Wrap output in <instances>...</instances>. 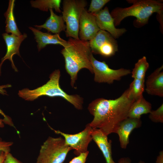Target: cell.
Returning <instances> with one entry per match:
<instances>
[{"label": "cell", "instance_id": "obj_1", "mask_svg": "<svg viewBox=\"0 0 163 163\" xmlns=\"http://www.w3.org/2000/svg\"><path fill=\"white\" fill-rule=\"evenodd\" d=\"M134 101L128 97L127 89L115 99H96L88 108L94 117L89 123L90 125L92 128L100 129L107 136L116 133L120 123L128 117L130 108Z\"/></svg>", "mask_w": 163, "mask_h": 163}, {"label": "cell", "instance_id": "obj_2", "mask_svg": "<svg viewBox=\"0 0 163 163\" xmlns=\"http://www.w3.org/2000/svg\"><path fill=\"white\" fill-rule=\"evenodd\" d=\"M68 45L61 51L65 61V68L71 77L72 87L77 78V74L81 69L85 68L93 73L91 58L92 53L89 42L70 37Z\"/></svg>", "mask_w": 163, "mask_h": 163}, {"label": "cell", "instance_id": "obj_3", "mask_svg": "<svg viewBox=\"0 0 163 163\" xmlns=\"http://www.w3.org/2000/svg\"><path fill=\"white\" fill-rule=\"evenodd\" d=\"M133 4L126 8H117L110 14L114 20L115 26L119 25L125 18L134 16L136 22L139 25L147 24L150 17L154 13L159 15L160 24L162 25L163 4L159 1L152 0H136L132 1Z\"/></svg>", "mask_w": 163, "mask_h": 163}, {"label": "cell", "instance_id": "obj_4", "mask_svg": "<svg viewBox=\"0 0 163 163\" xmlns=\"http://www.w3.org/2000/svg\"><path fill=\"white\" fill-rule=\"evenodd\" d=\"M60 72L55 70L50 75V79L46 83L35 89L30 90L24 88L18 92L19 96L27 101H33L40 97H61L72 104L76 109L83 108V99L77 94L69 95L65 92L59 84Z\"/></svg>", "mask_w": 163, "mask_h": 163}, {"label": "cell", "instance_id": "obj_5", "mask_svg": "<svg viewBox=\"0 0 163 163\" xmlns=\"http://www.w3.org/2000/svg\"><path fill=\"white\" fill-rule=\"evenodd\" d=\"M72 149L64 139L49 136L41 146L36 163H63Z\"/></svg>", "mask_w": 163, "mask_h": 163}, {"label": "cell", "instance_id": "obj_6", "mask_svg": "<svg viewBox=\"0 0 163 163\" xmlns=\"http://www.w3.org/2000/svg\"><path fill=\"white\" fill-rule=\"evenodd\" d=\"M87 4L85 0H64L63 2L62 17L66 23L67 37L79 39L80 18Z\"/></svg>", "mask_w": 163, "mask_h": 163}, {"label": "cell", "instance_id": "obj_7", "mask_svg": "<svg viewBox=\"0 0 163 163\" xmlns=\"http://www.w3.org/2000/svg\"><path fill=\"white\" fill-rule=\"evenodd\" d=\"M91 61L94 74V81L97 83L112 84L114 81L120 80L123 77L131 73L129 69H110L105 62H101L96 59L93 54L91 56Z\"/></svg>", "mask_w": 163, "mask_h": 163}, {"label": "cell", "instance_id": "obj_8", "mask_svg": "<svg viewBox=\"0 0 163 163\" xmlns=\"http://www.w3.org/2000/svg\"><path fill=\"white\" fill-rule=\"evenodd\" d=\"M89 42L92 53L105 57L113 55L118 50L117 43L115 38L104 30H100Z\"/></svg>", "mask_w": 163, "mask_h": 163}, {"label": "cell", "instance_id": "obj_9", "mask_svg": "<svg viewBox=\"0 0 163 163\" xmlns=\"http://www.w3.org/2000/svg\"><path fill=\"white\" fill-rule=\"evenodd\" d=\"M49 126L55 133L60 134L64 137L66 144L75 150L74 153L77 156L88 151V145L92 140L91 136L92 128L89 123L82 131L74 134L65 133Z\"/></svg>", "mask_w": 163, "mask_h": 163}, {"label": "cell", "instance_id": "obj_10", "mask_svg": "<svg viewBox=\"0 0 163 163\" xmlns=\"http://www.w3.org/2000/svg\"><path fill=\"white\" fill-rule=\"evenodd\" d=\"M100 30L94 15L88 12L85 8L80 18L78 37L81 40L89 41L93 39Z\"/></svg>", "mask_w": 163, "mask_h": 163}, {"label": "cell", "instance_id": "obj_11", "mask_svg": "<svg viewBox=\"0 0 163 163\" xmlns=\"http://www.w3.org/2000/svg\"><path fill=\"white\" fill-rule=\"evenodd\" d=\"M93 14L95 17L97 24L99 29L107 32L114 38L119 37L126 31L124 28L118 29L115 27L114 19L107 7Z\"/></svg>", "mask_w": 163, "mask_h": 163}, {"label": "cell", "instance_id": "obj_12", "mask_svg": "<svg viewBox=\"0 0 163 163\" xmlns=\"http://www.w3.org/2000/svg\"><path fill=\"white\" fill-rule=\"evenodd\" d=\"M2 36L7 47V52L5 56L1 59L0 63V71L1 66L4 61L8 59L11 62V66L15 71L18 70L15 66L12 58L14 55L17 54L21 56L19 52V48L22 42L27 37V34L24 33L20 36H17L12 34H9L7 33L2 34Z\"/></svg>", "mask_w": 163, "mask_h": 163}, {"label": "cell", "instance_id": "obj_13", "mask_svg": "<svg viewBox=\"0 0 163 163\" xmlns=\"http://www.w3.org/2000/svg\"><path fill=\"white\" fill-rule=\"evenodd\" d=\"M141 119L127 117L120 124L116 133L119 137L120 147L126 149L129 143V136L135 129L140 127L142 125Z\"/></svg>", "mask_w": 163, "mask_h": 163}, {"label": "cell", "instance_id": "obj_14", "mask_svg": "<svg viewBox=\"0 0 163 163\" xmlns=\"http://www.w3.org/2000/svg\"><path fill=\"white\" fill-rule=\"evenodd\" d=\"M29 28L32 31L34 36V38L37 43V48L39 51L50 44L59 45L64 48L68 45V41L62 38L59 34L54 35L44 33L32 27Z\"/></svg>", "mask_w": 163, "mask_h": 163}, {"label": "cell", "instance_id": "obj_15", "mask_svg": "<svg viewBox=\"0 0 163 163\" xmlns=\"http://www.w3.org/2000/svg\"><path fill=\"white\" fill-rule=\"evenodd\" d=\"M163 69L162 65L147 77L145 89L148 94L161 97H163Z\"/></svg>", "mask_w": 163, "mask_h": 163}, {"label": "cell", "instance_id": "obj_16", "mask_svg": "<svg viewBox=\"0 0 163 163\" xmlns=\"http://www.w3.org/2000/svg\"><path fill=\"white\" fill-rule=\"evenodd\" d=\"M91 136L93 140L100 149L107 163H116L113 161L111 149V141L107 136L98 129L92 128Z\"/></svg>", "mask_w": 163, "mask_h": 163}, {"label": "cell", "instance_id": "obj_17", "mask_svg": "<svg viewBox=\"0 0 163 163\" xmlns=\"http://www.w3.org/2000/svg\"><path fill=\"white\" fill-rule=\"evenodd\" d=\"M50 15L42 25H36L34 26L39 29L44 28L49 32L59 34L62 31H65L66 26L62 16L57 15L54 12L53 9L50 10Z\"/></svg>", "mask_w": 163, "mask_h": 163}, {"label": "cell", "instance_id": "obj_18", "mask_svg": "<svg viewBox=\"0 0 163 163\" xmlns=\"http://www.w3.org/2000/svg\"><path fill=\"white\" fill-rule=\"evenodd\" d=\"M152 108L151 104L142 96L132 104L129 111L128 117L140 119L142 115L149 113Z\"/></svg>", "mask_w": 163, "mask_h": 163}, {"label": "cell", "instance_id": "obj_19", "mask_svg": "<svg viewBox=\"0 0 163 163\" xmlns=\"http://www.w3.org/2000/svg\"><path fill=\"white\" fill-rule=\"evenodd\" d=\"M15 1H9L7 10L4 14L5 18V31L6 33H11V34L20 36L22 34L18 29L14 14V9Z\"/></svg>", "mask_w": 163, "mask_h": 163}, {"label": "cell", "instance_id": "obj_20", "mask_svg": "<svg viewBox=\"0 0 163 163\" xmlns=\"http://www.w3.org/2000/svg\"><path fill=\"white\" fill-rule=\"evenodd\" d=\"M60 0H36L30 2L31 6L41 11H47L50 9H54L55 11L60 13Z\"/></svg>", "mask_w": 163, "mask_h": 163}, {"label": "cell", "instance_id": "obj_21", "mask_svg": "<svg viewBox=\"0 0 163 163\" xmlns=\"http://www.w3.org/2000/svg\"><path fill=\"white\" fill-rule=\"evenodd\" d=\"M145 80L134 79L127 89L129 98L135 101L143 96L145 90Z\"/></svg>", "mask_w": 163, "mask_h": 163}, {"label": "cell", "instance_id": "obj_22", "mask_svg": "<svg viewBox=\"0 0 163 163\" xmlns=\"http://www.w3.org/2000/svg\"><path fill=\"white\" fill-rule=\"evenodd\" d=\"M149 66L146 57H143L135 64L131 73L132 77L134 79L145 80V73Z\"/></svg>", "mask_w": 163, "mask_h": 163}, {"label": "cell", "instance_id": "obj_23", "mask_svg": "<svg viewBox=\"0 0 163 163\" xmlns=\"http://www.w3.org/2000/svg\"><path fill=\"white\" fill-rule=\"evenodd\" d=\"M149 118L154 123H163V103L156 110H151L149 113Z\"/></svg>", "mask_w": 163, "mask_h": 163}, {"label": "cell", "instance_id": "obj_24", "mask_svg": "<svg viewBox=\"0 0 163 163\" xmlns=\"http://www.w3.org/2000/svg\"><path fill=\"white\" fill-rule=\"evenodd\" d=\"M110 0H92L88 12L92 14L97 13L102 9L103 6Z\"/></svg>", "mask_w": 163, "mask_h": 163}, {"label": "cell", "instance_id": "obj_25", "mask_svg": "<svg viewBox=\"0 0 163 163\" xmlns=\"http://www.w3.org/2000/svg\"><path fill=\"white\" fill-rule=\"evenodd\" d=\"M5 124L15 127L11 118L6 115L0 109V128H3Z\"/></svg>", "mask_w": 163, "mask_h": 163}, {"label": "cell", "instance_id": "obj_26", "mask_svg": "<svg viewBox=\"0 0 163 163\" xmlns=\"http://www.w3.org/2000/svg\"><path fill=\"white\" fill-rule=\"evenodd\" d=\"M13 144V142L3 140L0 137V154L2 151L6 153L10 152L11 147Z\"/></svg>", "mask_w": 163, "mask_h": 163}, {"label": "cell", "instance_id": "obj_27", "mask_svg": "<svg viewBox=\"0 0 163 163\" xmlns=\"http://www.w3.org/2000/svg\"><path fill=\"white\" fill-rule=\"evenodd\" d=\"M88 153V151L82 153L73 158L69 163H85Z\"/></svg>", "mask_w": 163, "mask_h": 163}, {"label": "cell", "instance_id": "obj_28", "mask_svg": "<svg viewBox=\"0 0 163 163\" xmlns=\"http://www.w3.org/2000/svg\"><path fill=\"white\" fill-rule=\"evenodd\" d=\"M3 163H22L10 152L7 154Z\"/></svg>", "mask_w": 163, "mask_h": 163}, {"label": "cell", "instance_id": "obj_29", "mask_svg": "<svg viewBox=\"0 0 163 163\" xmlns=\"http://www.w3.org/2000/svg\"><path fill=\"white\" fill-rule=\"evenodd\" d=\"M118 163H132L130 159L127 157H123L118 160ZM138 163H145L142 161H140Z\"/></svg>", "mask_w": 163, "mask_h": 163}, {"label": "cell", "instance_id": "obj_30", "mask_svg": "<svg viewBox=\"0 0 163 163\" xmlns=\"http://www.w3.org/2000/svg\"><path fill=\"white\" fill-rule=\"evenodd\" d=\"M11 86V85L10 84H7L6 85L0 86V93L3 95L6 94V91L4 89V88L10 87Z\"/></svg>", "mask_w": 163, "mask_h": 163}, {"label": "cell", "instance_id": "obj_31", "mask_svg": "<svg viewBox=\"0 0 163 163\" xmlns=\"http://www.w3.org/2000/svg\"><path fill=\"white\" fill-rule=\"evenodd\" d=\"M156 163H163V151H161L157 157Z\"/></svg>", "mask_w": 163, "mask_h": 163}, {"label": "cell", "instance_id": "obj_32", "mask_svg": "<svg viewBox=\"0 0 163 163\" xmlns=\"http://www.w3.org/2000/svg\"><path fill=\"white\" fill-rule=\"evenodd\" d=\"M4 152H2L0 154V163H3L7 153Z\"/></svg>", "mask_w": 163, "mask_h": 163}]
</instances>
